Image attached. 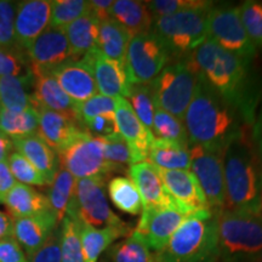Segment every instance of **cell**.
I'll return each mask as SVG.
<instances>
[{"mask_svg": "<svg viewBox=\"0 0 262 262\" xmlns=\"http://www.w3.org/2000/svg\"><path fill=\"white\" fill-rule=\"evenodd\" d=\"M187 60L199 79L233 107L248 126L253 125L261 90L251 62L229 54L209 39Z\"/></svg>", "mask_w": 262, "mask_h": 262, "instance_id": "obj_1", "label": "cell"}, {"mask_svg": "<svg viewBox=\"0 0 262 262\" xmlns=\"http://www.w3.org/2000/svg\"><path fill=\"white\" fill-rule=\"evenodd\" d=\"M183 124L189 147L201 146L220 155L248 126L241 114L201 79Z\"/></svg>", "mask_w": 262, "mask_h": 262, "instance_id": "obj_2", "label": "cell"}, {"mask_svg": "<svg viewBox=\"0 0 262 262\" xmlns=\"http://www.w3.org/2000/svg\"><path fill=\"white\" fill-rule=\"evenodd\" d=\"M224 176L226 210L260 217L262 165L245 131L225 150Z\"/></svg>", "mask_w": 262, "mask_h": 262, "instance_id": "obj_3", "label": "cell"}, {"mask_svg": "<svg viewBox=\"0 0 262 262\" xmlns=\"http://www.w3.org/2000/svg\"><path fill=\"white\" fill-rule=\"evenodd\" d=\"M157 254L158 262H217V216L212 210L189 215L169 243Z\"/></svg>", "mask_w": 262, "mask_h": 262, "instance_id": "obj_4", "label": "cell"}, {"mask_svg": "<svg viewBox=\"0 0 262 262\" xmlns=\"http://www.w3.org/2000/svg\"><path fill=\"white\" fill-rule=\"evenodd\" d=\"M217 216V262H254L262 250V219L222 209Z\"/></svg>", "mask_w": 262, "mask_h": 262, "instance_id": "obj_5", "label": "cell"}, {"mask_svg": "<svg viewBox=\"0 0 262 262\" xmlns=\"http://www.w3.org/2000/svg\"><path fill=\"white\" fill-rule=\"evenodd\" d=\"M209 9H189L153 21L152 32L169 52L170 60H186L208 40Z\"/></svg>", "mask_w": 262, "mask_h": 262, "instance_id": "obj_6", "label": "cell"}, {"mask_svg": "<svg viewBox=\"0 0 262 262\" xmlns=\"http://www.w3.org/2000/svg\"><path fill=\"white\" fill-rule=\"evenodd\" d=\"M198 84V74L187 58L172 61L149 85L155 107L183 120Z\"/></svg>", "mask_w": 262, "mask_h": 262, "instance_id": "obj_7", "label": "cell"}, {"mask_svg": "<svg viewBox=\"0 0 262 262\" xmlns=\"http://www.w3.org/2000/svg\"><path fill=\"white\" fill-rule=\"evenodd\" d=\"M62 168L73 175L75 180L94 176H106L122 171L124 168L108 163L104 159L103 140L91 136L88 131H81L70 145L57 152Z\"/></svg>", "mask_w": 262, "mask_h": 262, "instance_id": "obj_8", "label": "cell"}, {"mask_svg": "<svg viewBox=\"0 0 262 262\" xmlns=\"http://www.w3.org/2000/svg\"><path fill=\"white\" fill-rule=\"evenodd\" d=\"M208 39L243 60L251 62L257 55L242 24L238 6L212 5L209 9Z\"/></svg>", "mask_w": 262, "mask_h": 262, "instance_id": "obj_9", "label": "cell"}, {"mask_svg": "<svg viewBox=\"0 0 262 262\" xmlns=\"http://www.w3.org/2000/svg\"><path fill=\"white\" fill-rule=\"evenodd\" d=\"M170 55L152 32L130 39L125 58V72L131 85H150L166 67Z\"/></svg>", "mask_w": 262, "mask_h": 262, "instance_id": "obj_10", "label": "cell"}, {"mask_svg": "<svg viewBox=\"0 0 262 262\" xmlns=\"http://www.w3.org/2000/svg\"><path fill=\"white\" fill-rule=\"evenodd\" d=\"M67 216L79 219L93 227L123 226L120 220L110 208L106 196V176H94L77 180L75 202L68 210Z\"/></svg>", "mask_w": 262, "mask_h": 262, "instance_id": "obj_11", "label": "cell"}, {"mask_svg": "<svg viewBox=\"0 0 262 262\" xmlns=\"http://www.w3.org/2000/svg\"><path fill=\"white\" fill-rule=\"evenodd\" d=\"M191 170L204 193L209 208L220 211L226 205L224 155L201 146H192Z\"/></svg>", "mask_w": 262, "mask_h": 262, "instance_id": "obj_12", "label": "cell"}, {"mask_svg": "<svg viewBox=\"0 0 262 262\" xmlns=\"http://www.w3.org/2000/svg\"><path fill=\"white\" fill-rule=\"evenodd\" d=\"M141 214L139 225L134 232L141 235L155 253H159L166 247L172 234L189 216L179 206L148 209L142 210Z\"/></svg>", "mask_w": 262, "mask_h": 262, "instance_id": "obj_13", "label": "cell"}, {"mask_svg": "<svg viewBox=\"0 0 262 262\" xmlns=\"http://www.w3.org/2000/svg\"><path fill=\"white\" fill-rule=\"evenodd\" d=\"M32 73L51 72L57 66L72 60L71 48L64 29L49 27L26 51Z\"/></svg>", "mask_w": 262, "mask_h": 262, "instance_id": "obj_14", "label": "cell"}, {"mask_svg": "<svg viewBox=\"0 0 262 262\" xmlns=\"http://www.w3.org/2000/svg\"><path fill=\"white\" fill-rule=\"evenodd\" d=\"M81 60L89 66L101 95L112 98L129 97L133 85L123 64L106 57L98 49L88 52Z\"/></svg>", "mask_w": 262, "mask_h": 262, "instance_id": "obj_15", "label": "cell"}, {"mask_svg": "<svg viewBox=\"0 0 262 262\" xmlns=\"http://www.w3.org/2000/svg\"><path fill=\"white\" fill-rule=\"evenodd\" d=\"M114 100H116L114 119H116L118 134L129 145L135 164L143 163L148 159V153L155 141V136L152 131H149L140 122L126 98L117 97Z\"/></svg>", "mask_w": 262, "mask_h": 262, "instance_id": "obj_16", "label": "cell"}, {"mask_svg": "<svg viewBox=\"0 0 262 262\" xmlns=\"http://www.w3.org/2000/svg\"><path fill=\"white\" fill-rule=\"evenodd\" d=\"M51 2L26 0L17 3L15 17V41L19 50L27 51L33 41L50 25Z\"/></svg>", "mask_w": 262, "mask_h": 262, "instance_id": "obj_17", "label": "cell"}, {"mask_svg": "<svg viewBox=\"0 0 262 262\" xmlns=\"http://www.w3.org/2000/svg\"><path fill=\"white\" fill-rule=\"evenodd\" d=\"M160 178L169 195L180 209L188 215L196 211L210 210L204 193L189 170H164L159 169Z\"/></svg>", "mask_w": 262, "mask_h": 262, "instance_id": "obj_18", "label": "cell"}, {"mask_svg": "<svg viewBox=\"0 0 262 262\" xmlns=\"http://www.w3.org/2000/svg\"><path fill=\"white\" fill-rule=\"evenodd\" d=\"M129 173L140 193L142 210L178 206L166 191L158 168L152 163L134 164L129 168Z\"/></svg>", "mask_w": 262, "mask_h": 262, "instance_id": "obj_19", "label": "cell"}, {"mask_svg": "<svg viewBox=\"0 0 262 262\" xmlns=\"http://www.w3.org/2000/svg\"><path fill=\"white\" fill-rule=\"evenodd\" d=\"M35 108L39 114L38 135L56 153L70 145L84 131L81 124L74 117L44 107L37 106Z\"/></svg>", "mask_w": 262, "mask_h": 262, "instance_id": "obj_20", "label": "cell"}, {"mask_svg": "<svg viewBox=\"0 0 262 262\" xmlns=\"http://www.w3.org/2000/svg\"><path fill=\"white\" fill-rule=\"evenodd\" d=\"M50 73L74 102L80 103L97 95V86L89 66L81 60H70Z\"/></svg>", "mask_w": 262, "mask_h": 262, "instance_id": "obj_21", "label": "cell"}, {"mask_svg": "<svg viewBox=\"0 0 262 262\" xmlns=\"http://www.w3.org/2000/svg\"><path fill=\"white\" fill-rule=\"evenodd\" d=\"M57 225L58 222L51 210L14 219L12 238L31 257L47 242L49 235L57 228Z\"/></svg>", "mask_w": 262, "mask_h": 262, "instance_id": "obj_22", "label": "cell"}, {"mask_svg": "<svg viewBox=\"0 0 262 262\" xmlns=\"http://www.w3.org/2000/svg\"><path fill=\"white\" fill-rule=\"evenodd\" d=\"M33 83V106L44 107L48 110L68 114L77 119V102L64 93L50 72L32 73ZM78 120V119H77Z\"/></svg>", "mask_w": 262, "mask_h": 262, "instance_id": "obj_23", "label": "cell"}, {"mask_svg": "<svg viewBox=\"0 0 262 262\" xmlns=\"http://www.w3.org/2000/svg\"><path fill=\"white\" fill-rule=\"evenodd\" d=\"M79 234L83 247L85 262H96L100 255L107 250L117 239L129 237L133 233L130 225L123 226H107V227L96 228L84 224L77 219Z\"/></svg>", "mask_w": 262, "mask_h": 262, "instance_id": "obj_24", "label": "cell"}, {"mask_svg": "<svg viewBox=\"0 0 262 262\" xmlns=\"http://www.w3.org/2000/svg\"><path fill=\"white\" fill-rule=\"evenodd\" d=\"M12 142H14V149L16 152L31 162L50 185L60 166L56 152L38 134L15 139L12 140Z\"/></svg>", "mask_w": 262, "mask_h": 262, "instance_id": "obj_25", "label": "cell"}, {"mask_svg": "<svg viewBox=\"0 0 262 262\" xmlns=\"http://www.w3.org/2000/svg\"><path fill=\"white\" fill-rule=\"evenodd\" d=\"M111 18L125 29L130 38L152 31L153 18L146 2L117 0L111 10Z\"/></svg>", "mask_w": 262, "mask_h": 262, "instance_id": "obj_26", "label": "cell"}, {"mask_svg": "<svg viewBox=\"0 0 262 262\" xmlns=\"http://www.w3.org/2000/svg\"><path fill=\"white\" fill-rule=\"evenodd\" d=\"M32 72L21 75H8L0 78V107L11 112H21L33 107Z\"/></svg>", "mask_w": 262, "mask_h": 262, "instance_id": "obj_27", "label": "cell"}, {"mask_svg": "<svg viewBox=\"0 0 262 262\" xmlns=\"http://www.w3.org/2000/svg\"><path fill=\"white\" fill-rule=\"evenodd\" d=\"M100 22L90 12L75 19L64 28L71 48L72 60H80L88 52L97 49Z\"/></svg>", "mask_w": 262, "mask_h": 262, "instance_id": "obj_28", "label": "cell"}, {"mask_svg": "<svg viewBox=\"0 0 262 262\" xmlns=\"http://www.w3.org/2000/svg\"><path fill=\"white\" fill-rule=\"evenodd\" d=\"M4 204L12 219L26 217L50 210L48 196L32 186L17 182L6 196Z\"/></svg>", "mask_w": 262, "mask_h": 262, "instance_id": "obj_29", "label": "cell"}, {"mask_svg": "<svg viewBox=\"0 0 262 262\" xmlns=\"http://www.w3.org/2000/svg\"><path fill=\"white\" fill-rule=\"evenodd\" d=\"M130 39L125 29L113 18L100 22L97 49L106 57L123 66L125 64Z\"/></svg>", "mask_w": 262, "mask_h": 262, "instance_id": "obj_30", "label": "cell"}, {"mask_svg": "<svg viewBox=\"0 0 262 262\" xmlns=\"http://www.w3.org/2000/svg\"><path fill=\"white\" fill-rule=\"evenodd\" d=\"M148 159L157 168L164 170H191L189 146L155 139L150 146Z\"/></svg>", "mask_w": 262, "mask_h": 262, "instance_id": "obj_31", "label": "cell"}, {"mask_svg": "<svg viewBox=\"0 0 262 262\" xmlns=\"http://www.w3.org/2000/svg\"><path fill=\"white\" fill-rule=\"evenodd\" d=\"M75 183L77 180L64 168L60 165L50 183V189L47 195L50 204V210L55 215L57 222H62L67 215L68 209L75 198Z\"/></svg>", "mask_w": 262, "mask_h": 262, "instance_id": "obj_32", "label": "cell"}, {"mask_svg": "<svg viewBox=\"0 0 262 262\" xmlns=\"http://www.w3.org/2000/svg\"><path fill=\"white\" fill-rule=\"evenodd\" d=\"M39 114L34 106L21 112L0 108V130L10 139H21L38 134Z\"/></svg>", "mask_w": 262, "mask_h": 262, "instance_id": "obj_33", "label": "cell"}, {"mask_svg": "<svg viewBox=\"0 0 262 262\" xmlns=\"http://www.w3.org/2000/svg\"><path fill=\"white\" fill-rule=\"evenodd\" d=\"M107 191L111 201L117 209L130 215L142 212V201L133 180L125 176H116L107 183Z\"/></svg>", "mask_w": 262, "mask_h": 262, "instance_id": "obj_34", "label": "cell"}, {"mask_svg": "<svg viewBox=\"0 0 262 262\" xmlns=\"http://www.w3.org/2000/svg\"><path fill=\"white\" fill-rule=\"evenodd\" d=\"M113 262H158L142 237L133 231L129 237L114 244L108 251Z\"/></svg>", "mask_w": 262, "mask_h": 262, "instance_id": "obj_35", "label": "cell"}, {"mask_svg": "<svg viewBox=\"0 0 262 262\" xmlns=\"http://www.w3.org/2000/svg\"><path fill=\"white\" fill-rule=\"evenodd\" d=\"M152 134L155 139L189 146L187 131H186L183 120L158 107H155Z\"/></svg>", "mask_w": 262, "mask_h": 262, "instance_id": "obj_36", "label": "cell"}, {"mask_svg": "<svg viewBox=\"0 0 262 262\" xmlns=\"http://www.w3.org/2000/svg\"><path fill=\"white\" fill-rule=\"evenodd\" d=\"M89 12V2L85 0H55L51 2V16L49 27L64 29L75 19Z\"/></svg>", "mask_w": 262, "mask_h": 262, "instance_id": "obj_37", "label": "cell"}, {"mask_svg": "<svg viewBox=\"0 0 262 262\" xmlns=\"http://www.w3.org/2000/svg\"><path fill=\"white\" fill-rule=\"evenodd\" d=\"M62 262H85L77 219L66 216L61 226Z\"/></svg>", "mask_w": 262, "mask_h": 262, "instance_id": "obj_38", "label": "cell"}, {"mask_svg": "<svg viewBox=\"0 0 262 262\" xmlns=\"http://www.w3.org/2000/svg\"><path fill=\"white\" fill-rule=\"evenodd\" d=\"M238 10L249 39L257 51H262V3L247 0L238 6Z\"/></svg>", "mask_w": 262, "mask_h": 262, "instance_id": "obj_39", "label": "cell"}, {"mask_svg": "<svg viewBox=\"0 0 262 262\" xmlns=\"http://www.w3.org/2000/svg\"><path fill=\"white\" fill-rule=\"evenodd\" d=\"M130 104L140 122L149 131L153 127V117H155V102L149 85H133L130 95Z\"/></svg>", "mask_w": 262, "mask_h": 262, "instance_id": "obj_40", "label": "cell"}, {"mask_svg": "<svg viewBox=\"0 0 262 262\" xmlns=\"http://www.w3.org/2000/svg\"><path fill=\"white\" fill-rule=\"evenodd\" d=\"M8 165L16 181L28 186H48L47 179L24 156L14 152L9 156Z\"/></svg>", "mask_w": 262, "mask_h": 262, "instance_id": "obj_41", "label": "cell"}, {"mask_svg": "<svg viewBox=\"0 0 262 262\" xmlns=\"http://www.w3.org/2000/svg\"><path fill=\"white\" fill-rule=\"evenodd\" d=\"M153 18L176 14L189 9H210L214 3L204 0H153L146 2Z\"/></svg>", "mask_w": 262, "mask_h": 262, "instance_id": "obj_42", "label": "cell"}, {"mask_svg": "<svg viewBox=\"0 0 262 262\" xmlns=\"http://www.w3.org/2000/svg\"><path fill=\"white\" fill-rule=\"evenodd\" d=\"M102 140L104 147V159L108 163L122 166V168L125 165L131 166L135 164L129 145L119 134L116 133L113 135L102 137Z\"/></svg>", "mask_w": 262, "mask_h": 262, "instance_id": "obj_43", "label": "cell"}, {"mask_svg": "<svg viewBox=\"0 0 262 262\" xmlns=\"http://www.w3.org/2000/svg\"><path fill=\"white\" fill-rule=\"evenodd\" d=\"M114 107H116L114 98L97 94L90 97L89 100L77 104V119L83 126V123L88 122L94 117L103 116V114H114Z\"/></svg>", "mask_w": 262, "mask_h": 262, "instance_id": "obj_44", "label": "cell"}, {"mask_svg": "<svg viewBox=\"0 0 262 262\" xmlns=\"http://www.w3.org/2000/svg\"><path fill=\"white\" fill-rule=\"evenodd\" d=\"M17 3L0 0V49H18L15 41Z\"/></svg>", "mask_w": 262, "mask_h": 262, "instance_id": "obj_45", "label": "cell"}, {"mask_svg": "<svg viewBox=\"0 0 262 262\" xmlns=\"http://www.w3.org/2000/svg\"><path fill=\"white\" fill-rule=\"evenodd\" d=\"M31 71L25 51L19 49H0V78L21 75Z\"/></svg>", "mask_w": 262, "mask_h": 262, "instance_id": "obj_46", "label": "cell"}, {"mask_svg": "<svg viewBox=\"0 0 262 262\" xmlns=\"http://www.w3.org/2000/svg\"><path fill=\"white\" fill-rule=\"evenodd\" d=\"M29 262H62L61 228H56L49 235L44 244L29 257Z\"/></svg>", "mask_w": 262, "mask_h": 262, "instance_id": "obj_47", "label": "cell"}, {"mask_svg": "<svg viewBox=\"0 0 262 262\" xmlns=\"http://www.w3.org/2000/svg\"><path fill=\"white\" fill-rule=\"evenodd\" d=\"M83 127L91 136L100 139L118 133L114 114H103L91 118L88 122L83 123Z\"/></svg>", "mask_w": 262, "mask_h": 262, "instance_id": "obj_48", "label": "cell"}, {"mask_svg": "<svg viewBox=\"0 0 262 262\" xmlns=\"http://www.w3.org/2000/svg\"><path fill=\"white\" fill-rule=\"evenodd\" d=\"M0 262H28V258L14 238H6L0 241Z\"/></svg>", "mask_w": 262, "mask_h": 262, "instance_id": "obj_49", "label": "cell"}, {"mask_svg": "<svg viewBox=\"0 0 262 262\" xmlns=\"http://www.w3.org/2000/svg\"><path fill=\"white\" fill-rule=\"evenodd\" d=\"M16 183H17V181L10 171L8 160L0 163V204H4L6 196H8Z\"/></svg>", "mask_w": 262, "mask_h": 262, "instance_id": "obj_50", "label": "cell"}, {"mask_svg": "<svg viewBox=\"0 0 262 262\" xmlns=\"http://www.w3.org/2000/svg\"><path fill=\"white\" fill-rule=\"evenodd\" d=\"M113 3V0H91L89 2V12L98 22L106 21L111 18Z\"/></svg>", "mask_w": 262, "mask_h": 262, "instance_id": "obj_51", "label": "cell"}, {"mask_svg": "<svg viewBox=\"0 0 262 262\" xmlns=\"http://www.w3.org/2000/svg\"><path fill=\"white\" fill-rule=\"evenodd\" d=\"M253 145L262 165V107L253 123Z\"/></svg>", "mask_w": 262, "mask_h": 262, "instance_id": "obj_52", "label": "cell"}, {"mask_svg": "<svg viewBox=\"0 0 262 262\" xmlns=\"http://www.w3.org/2000/svg\"><path fill=\"white\" fill-rule=\"evenodd\" d=\"M14 235V219L11 215L0 211V241L12 238Z\"/></svg>", "mask_w": 262, "mask_h": 262, "instance_id": "obj_53", "label": "cell"}, {"mask_svg": "<svg viewBox=\"0 0 262 262\" xmlns=\"http://www.w3.org/2000/svg\"><path fill=\"white\" fill-rule=\"evenodd\" d=\"M14 142L12 139L0 130V163L8 160L9 156L14 152Z\"/></svg>", "mask_w": 262, "mask_h": 262, "instance_id": "obj_54", "label": "cell"}, {"mask_svg": "<svg viewBox=\"0 0 262 262\" xmlns=\"http://www.w3.org/2000/svg\"><path fill=\"white\" fill-rule=\"evenodd\" d=\"M260 217L262 219V180H261V188H260Z\"/></svg>", "mask_w": 262, "mask_h": 262, "instance_id": "obj_55", "label": "cell"}, {"mask_svg": "<svg viewBox=\"0 0 262 262\" xmlns=\"http://www.w3.org/2000/svg\"><path fill=\"white\" fill-rule=\"evenodd\" d=\"M254 262H262V250H261V253L258 254V256L255 258Z\"/></svg>", "mask_w": 262, "mask_h": 262, "instance_id": "obj_56", "label": "cell"}, {"mask_svg": "<svg viewBox=\"0 0 262 262\" xmlns=\"http://www.w3.org/2000/svg\"><path fill=\"white\" fill-rule=\"evenodd\" d=\"M0 108H2V107H0Z\"/></svg>", "mask_w": 262, "mask_h": 262, "instance_id": "obj_57", "label": "cell"}]
</instances>
